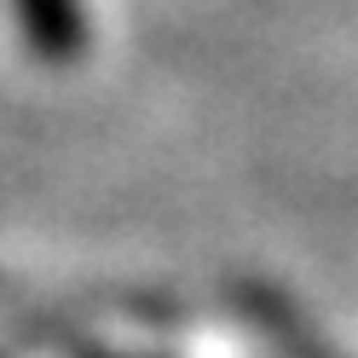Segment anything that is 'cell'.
<instances>
[{
    "instance_id": "obj_1",
    "label": "cell",
    "mask_w": 358,
    "mask_h": 358,
    "mask_svg": "<svg viewBox=\"0 0 358 358\" xmlns=\"http://www.w3.org/2000/svg\"><path fill=\"white\" fill-rule=\"evenodd\" d=\"M24 35L41 58H76L81 52V17L70 0H17Z\"/></svg>"
}]
</instances>
